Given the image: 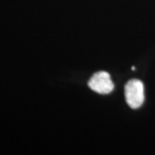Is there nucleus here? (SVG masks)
<instances>
[{
    "label": "nucleus",
    "instance_id": "1",
    "mask_svg": "<svg viewBox=\"0 0 155 155\" xmlns=\"http://www.w3.org/2000/svg\"><path fill=\"white\" fill-rule=\"evenodd\" d=\"M125 97L127 104L134 110L139 109L145 100L144 85L138 79H131L125 85Z\"/></svg>",
    "mask_w": 155,
    "mask_h": 155
},
{
    "label": "nucleus",
    "instance_id": "2",
    "mask_svg": "<svg viewBox=\"0 0 155 155\" xmlns=\"http://www.w3.org/2000/svg\"><path fill=\"white\" fill-rule=\"evenodd\" d=\"M88 85L92 91L99 94H109L114 89L110 75L104 71L95 73L89 80Z\"/></svg>",
    "mask_w": 155,
    "mask_h": 155
}]
</instances>
